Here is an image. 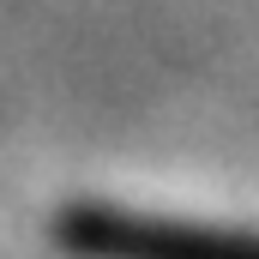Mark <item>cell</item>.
Masks as SVG:
<instances>
[{
  "label": "cell",
  "mask_w": 259,
  "mask_h": 259,
  "mask_svg": "<svg viewBox=\"0 0 259 259\" xmlns=\"http://www.w3.org/2000/svg\"><path fill=\"white\" fill-rule=\"evenodd\" d=\"M72 247L97 259H259V235H205L169 223L91 217V223H72Z\"/></svg>",
  "instance_id": "6da1fadb"
}]
</instances>
